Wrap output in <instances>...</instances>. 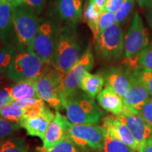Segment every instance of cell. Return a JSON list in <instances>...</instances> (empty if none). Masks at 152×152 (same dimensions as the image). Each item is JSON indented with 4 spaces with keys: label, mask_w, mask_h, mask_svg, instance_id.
Returning a JSON list of instances; mask_svg holds the SVG:
<instances>
[{
    "label": "cell",
    "mask_w": 152,
    "mask_h": 152,
    "mask_svg": "<svg viewBox=\"0 0 152 152\" xmlns=\"http://www.w3.org/2000/svg\"><path fill=\"white\" fill-rule=\"evenodd\" d=\"M63 106L66 109V118L71 124L97 125L104 112L94 99L79 90L65 96Z\"/></svg>",
    "instance_id": "6da1fadb"
},
{
    "label": "cell",
    "mask_w": 152,
    "mask_h": 152,
    "mask_svg": "<svg viewBox=\"0 0 152 152\" xmlns=\"http://www.w3.org/2000/svg\"><path fill=\"white\" fill-rule=\"evenodd\" d=\"M82 55L81 47L75 29L71 26L61 28L56 51L51 63L52 68L65 75Z\"/></svg>",
    "instance_id": "7a4b0ae2"
},
{
    "label": "cell",
    "mask_w": 152,
    "mask_h": 152,
    "mask_svg": "<svg viewBox=\"0 0 152 152\" xmlns=\"http://www.w3.org/2000/svg\"><path fill=\"white\" fill-rule=\"evenodd\" d=\"M48 66L33 52H20L16 54L4 75L16 83L29 80H36L49 69Z\"/></svg>",
    "instance_id": "3957f363"
},
{
    "label": "cell",
    "mask_w": 152,
    "mask_h": 152,
    "mask_svg": "<svg viewBox=\"0 0 152 152\" xmlns=\"http://www.w3.org/2000/svg\"><path fill=\"white\" fill-rule=\"evenodd\" d=\"M39 25L35 12L26 4L14 7V33L20 52H30Z\"/></svg>",
    "instance_id": "277c9868"
},
{
    "label": "cell",
    "mask_w": 152,
    "mask_h": 152,
    "mask_svg": "<svg viewBox=\"0 0 152 152\" xmlns=\"http://www.w3.org/2000/svg\"><path fill=\"white\" fill-rule=\"evenodd\" d=\"M67 137L85 152H102L104 143V128L97 125L69 123Z\"/></svg>",
    "instance_id": "5b68a950"
},
{
    "label": "cell",
    "mask_w": 152,
    "mask_h": 152,
    "mask_svg": "<svg viewBox=\"0 0 152 152\" xmlns=\"http://www.w3.org/2000/svg\"><path fill=\"white\" fill-rule=\"evenodd\" d=\"M94 43L96 54L102 60L115 61L124 56L123 32L117 23L99 34Z\"/></svg>",
    "instance_id": "8992f818"
},
{
    "label": "cell",
    "mask_w": 152,
    "mask_h": 152,
    "mask_svg": "<svg viewBox=\"0 0 152 152\" xmlns=\"http://www.w3.org/2000/svg\"><path fill=\"white\" fill-rule=\"evenodd\" d=\"M64 77L61 73L54 68H49L43 75L35 80L36 87L42 99L56 111L64 108L63 104L65 99L62 88Z\"/></svg>",
    "instance_id": "52a82bcc"
},
{
    "label": "cell",
    "mask_w": 152,
    "mask_h": 152,
    "mask_svg": "<svg viewBox=\"0 0 152 152\" xmlns=\"http://www.w3.org/2000/svg\"><path fill=\"white\" fill-rule=\"evenodd\" d=\"M149 48L147 31L140 14L136 13L124 38L125 63L133 62Z\"/></svg>",
    "instance_id": "ba28073f"
},
{
    "label": "cell",
    "mask_w": 152,
    "mask_h": 152,
    "mask_svg": "<svg viewBox=\"0 0 152 152\" xmlns=\"http://www.w3.org/2000/svg\"><path fill=\"white\" fill-rule=\"evenodd\" d=\"M58 30L50 22H42L30 52H33L44 64H51L58 37Z\"/></svg>",
    "instance_id": "9c48e42d"
},
{
    "label": "cell",
    "mask_w": 152,
    "mask_h": 152,
    "mask_svg": "<svg viewBox=\"0 0 152 152\" xmlns=\"http://www.w3.org/2000/svg\"><path fill=\"white\" fill-rule=\"evenodd\" d=\"M93 65L94 56L90 47H89L63 78L62 88L65 96H69L78 90L81 80L85 74L92 70Z\"/></svg>",
    "instance_id": "30bf717a"
},
{
    "label": "cell",
    "mask_w": 152,
    "mask_h": 152,
    "mask_svg": "<svg viewBox=\"0 0 152 152\" xmlns=\"http://www.w3.org/2000/svg\"><path fill=\"white\" fill-rule=\"evenodd\" d=\"M149 98L150 95L148 90L134 75L131 68L130 87L127 94L123 98L125 106L124 111L137 114Z\"/></svg>",
    "instance_id": "8fae6325"
},
{
    "label": "cell",
    "mask_w": 152,
    "mask_h": 152,
    "mask_svg": "<svg viewBox=\"0 0 152 152\" xmlns=\"http://www.w3.org/2000/svg\"><path fill=\"white\" fill-rule=\"evenodd\" d=\"M106 86L111 87L122 99L128 92L130 83L131 68L118 66L106 69L103 75Z\"/></svg>",
    "instance_id": "7c38bea8"
},
{
    "label": "cell",
    "mask_w": 152,
    "mask_h": 152,
    "mask_svg": "<svg viewBox=\"0 0 152 152\" xmlns=\"http://www.w3.org/2000/svg\"><path fill=\"white\" fill-rule=\"evenodd\" d=\"M117 117L128 126L140 146L144 141L152 137V127L147 124L138 114L124 111Z\"/></svg>",
    "instance_id": "4fadbf2b"
},
{
    "label": "cell",
    "mask_w": 152,
    "mask_h": 152,
    "mask_svg": "<svg viewBox=\"0 0 152 152\" xmlns=\"http://www.w3.org/2000/svg\"><path fill=\"white\" fill-rule=\"evenodd\" d=\"M55 114L47 106L45 111L37 116L22 120L19 124L26 129L28 135L45 139L49 125L54 118Z\"/></svg>",
    "instance_id": "5bb4252c"
},
{
    "label": "cell",
    "mask_w": 152,
    "mask_h": 152,
    "mask_svg": "<svg viewBox=\"0 0 152 152\" xmlns=\"http://www.w3.org/2000/svg\"><path fill=\"white\" fill-rule=\"evenodd\" d=\"M69 123L67 118L61 114L60 112L56 111L43 140V147L49 149L67 137Z\"/></svg>",
    "instance_id": "9a60e30c"
},
{
    "label": "cell",
    "mask_w": 152,
    "mask_h": 152,
    "mask_svg": "<svg viewBox=\"0 0 152 152\" xmlns=\"http://www.w3.org/2000/svg\"><path fill=\"white\" fill-rule=\"evenodd\" d=\"M102 126L109 128L113 134L121 141L134 151H138L140 144L134 139L125 123L115 115H107L102 119Z\"/></svg>",
    "instance_id": "2e32d148"
},
{
    "label": "cell",
    "mask_w": 152,
    "mask_h": 152,
    "mask_svg": "<svg viewBox=\"0 0 152 152\" xmlns=\"http://www.w3.org/2000/svg\"><path fill=\"white\" fill-rule=\"evenodd\" d=\"M101 107L115 116H118L125 110L123 99L111 87L106 86L96 96Z\"/></svg>",
    "instance_id": "e0dca14e"
},
{
    "label": "cell",
    "mask_w": 152,
    "mask_h": 152,
    "mask_svg": "<svg viewBox=\"0 0 152 152\" xmlns=\"http://www.w3.org/2000/svg\"><path fill=\"white\" fill-rule=\"evenodd\" d=\"M56 8L61 18L73 26L82 17L83 0H57Z\"/></svg>",
    "instance_id": "ac0fdd59"
},
{
    "label": "cell",
    "mask_w": 152,
    "mask_h": 152,
    "mask_svg": "<svg viewBox=\"0 0 152 152\" xmlns=\"http://www.w3.org/2000/svg\"><path fill=\"white\" fill-rule=\"evenodd\" d=\"M11 94L14 101L27 99H42L35 85V80H24L16 83L11 87Z\"/></svg>",
    "instance_id": "d6986e66"
},
{
    "label": "cell",
    "mask_w": 152,
    "mask_h": 152,
    "mask_svg": "<svg viewBox=\"0 0 152 152\" xmlns=\"http://www.w3.org/2000/svg\"><path fill=\"white\" fill-rule=\"evenodd\" d=\"M14 9L10 4L2 3L0 6V37L7 42L14 31Z\"/></svg>",
    "instance_id": "ffe728a7"
},
{
    "label": "cell",
    "mask_w": 152,
    "mask_h": 152,
    "mask_svg": "<svg viewBox=\"0 0 152 152\" xmlns=\"http://www.w3.org/2000/svg\"><path fill=\"white\" fill-rule=\"evenodd\" d=\"M104 83V77L100 74H85L79 85V89L87 96L94 99L102 90Z\"/></svg>",
    "instance_id": "44dd1931"
},
{
    "label": "cell",
    "mask_w": 152,
    "mask_h": 152,
    "mask_svg": "<svg viewBox=\"0 0 152 152\" xmlns=\"http://www.w3.org/2000/svg\"><path fill=\"white\" fill-rule=\"evenodd\" d=\"M103 10L96 7L94 3L89 1L86 7H85L84 13H83V19L87 23L93 34L94 42L96 40V37L99 34V19Z\"/></svg>",
    "instance_id": "7402d4cb"
},
{
    "label": "cell",
    "mask_w": 152,
    "mask_h": 152,
    "mask_svg": "<svg viewBox=\"0 0 152 152\" xmlns=\"http://www.w3.org/2000/svg\"><path fill=\"white\" fill-rule=\"evenodd\" d=\"M104 152H136L118 139L109 128H104Z\"/></svg>",
    "instance_id": "603a6c76"
},
{
    "label": "cell",
    "mask_w": 152,
    "mask_h": 152,
    "mask_svg": "<svg viewBox=\"0 0 152 152\" xmlns=\"http://www.w3.org/2000/svg\"><path fill=\"white\" fill-rule=\"evenodd\" d=\"M29 147L26 140L13 137L0 142V152H28Z\"/></svg>",
    "instance_id": "cb8c5ba5"
},
{
    "label": "cell",
    "mask_w": 152,
    "mask_h": 152,
    "mask_svg": "<svg viewBox=\"0 0 152 152\" xmlns=\"http://www.w3.org/2000/svg\"><path fill=\"white\" fill-rule=\"evenodd\" d=\"M26 110L27 109H20L11 104L0 110V117L11 122L19 123L23 119Z\"/></svg>",
    "instance_id": "d4e9b609"
},
{
    "label": "cell",
    "mask_w": 152,
    "mask_h": 152,
    "mask_svg": "<svg viewBox=\"0 0 152 152\" xmlns=\"http://www.w3.org/2000/svg\"><path fill=\"white\" fill-rule=\"evenodd\" d=\"M134 9V0H125L118 11L115 13V23L122 26L132 15Z\"/></svg>",
    "instance_id": "484cf974"
},
{
    "label": "cell",
    "mask_w": 152,
    "mask_h": 152,
    "mask_svg": "<svg viewBox=\"0 0 152 152\" xmlns=\"http://www.w3.org/2000/svg\"><path fill=\"white\" fill-rule=\"evenodd\" d=\"M21 128L19 123L11 122L0 117V142L10 138Z\"/></svg>",
    "instance_id": "4316f807"
},
{
    "label": "cell",
    "mask_w": 152,
    "mask_h": 152,
    "mask_svg": "<svg viewBox=\"0 0 152 152\" xmlns=\"http://www.w3.org/2000/svg\"><path fill=\"white\" fill-rule=\"evenodd\" d=\"M16 53L11 46L0 47V74H4Z\"/></svg>",
    "instance_id": "83f0119b"
},
{
    "label": "cell",
    "mask_w": 152,
    "mask_h": 152,
    "mask_svg": "<svg viewBox=\"0 0 152 152\" xmlns=\"http://www.w3.org/2000/svg\"><path fill=\"white\" fill-rule=\"evenodd\" d=\"M137 78L146 87L149 93L150 97L152 98V70L141 67L131 68Z\"/></svg>",
    "instance_id": "f1b7e54d"
},
{
    "label": "cell",
    "mask_w": 152,
    "mask_h": 152,
    "mask_svg": "<svg viewBox=\"0 0 152 152\" xmlns=\"http://www.w3.org/2000/svg\"><path fill=\"white\" fill-rule=\"evenodd\" d=\"M39 152H80V150L66 137L54 147L49 149L42 148Z\"/></svg>",
    "instance_id": "f546056e"
},
{
    "label": "cell",
    "mask_w": 152,
    "mask_h": 152,
    "mask_svg": "<svg viewBox=\"0 0 152 152\" xmlns=\"http://www.w3.org/2000/svg\"><path fill=\"white\" fill-rule=\"evenodd\" d=\"M130 68L141 67L152 70V47L140 55L134 61L127 64Z\"/></svg>",
    "instance_id": "4dcf8cb0"
},
{
    "label": "cell",
    "mask_w": 152,
    "mask_h": 152,
    "mask_svg": "<svg viewBox=\"0 0 152 152\" xmlns=\"http://www.w3.org/2000/svg\"><path fill=\"white\" fill-rule=\"evenodd\" d=\"M115 23V14L107 11H103L99 19V33L111 27L113 24Z\"/></svg>",
    "instance_id": "1f68e13d"
},
{
    "label": "cell",
    "mask_w": 152,
    "mask_h": 152,
    "mask_svg": "<svg viewBox=\"0 0 152 152\" xmlns=\"http://www.w3.org/2000/svg\"><path fill=\"white\" fill-rule=\"evenodd\" d=\"M11 104L20 109H30L36 106H44L46 105L42 99H27L14 101Z\"/></svg>",
    "instance_id": "d6a6232c"
},
{
    "label": "cell",
    "mask_w": 152,
    "mask_h": 152,
    "mask_svg": "<svg viewBox=\"0 0 152 152\" xmlns=\"http://www.w3.org/2000/svg\"><path fill=\"white\" fill-rule=\"evenodd\" d=\"M137 114L144 119L147 124L152 127V98L150 97L147 100Z\"/></svg>",
    "instance_id": "836d02e7"
},
{
    "label": "cell",
    "mask_w": 152,
    "mask_h": 152,
    "mask_svg": "<svg viewBox=\"0 0 152 152\" xmlns=\"http://www.w3.org/2000/svg\"><path fill=\"white\" fill-rule=\"evenodd\" d=\"M14 101L11 94V87H5L0 90V110L11 105Z\"/></svg>",
    "instance_id": "e575fe53"
},
{
    "label": "cell",
    "mask_w": 152,
    "mask_h": 152,
    "mask_svg": "<svg viewBox=\"0 0 152 152\" xmlns=\"http://www.w3.org/2000/svg\"><path fill=\"white\" fill-rule=\"evenodd\" d=\"M124 1L125 0H107L103 10L107 12L115 14L121 8Z\"/></svg>",
    "instance_id": "d590c367"
},
{
    "label": "cell",
    "mask_w": 152,
    "mask_h": 152,
    "mask_svg": "<svg viewBox=\"0 0 152 152\" xmlns=\"http://www.w3.org/2000/svg\"><path fill=\"white\" fill-rule=\"evenodd\" d=\"M25 4L35 11L36 14H39L43 10L46 0H23Z\"/></svg>",
    "instance_id": "8d00e7d4"
},
{
    "label": "cell",
    "mask_w": 152,
    "mask_h": 152,
    "mask_svg": "<svg viewBox=\"0 0 152 152\" xmlns=\"http://www.w3.org/2000/svg\"><path fill=\"white\" fill-rule=\"evenodd\" d=\"M137 152H152V137L142 143Z\"/></svg>",
    "instance_id": "74e56055"
},
{
    "label": "cell",
    "mask_w": 152,
    "mask_h": 152,
    "mask_svg": "<svg viewBox=\"0 0 152 152\" xmlns=\"http://www.w3.org/2000/svg\"><path fill=\"white\" fill-rule=\"evenodd\" d=\"M1 1H2V2L8 4H10L14 7H18V6L25 4L23 0H1Z\"/></svg>",
    "instance_id": "f35d334b"
},
{
    "label": "cell",
    "mask_w": 152,
    "mask_h": 152,
    "mask_svg": "<svg viewBox=\"0 0 152 152\" xmlns=\"http://www.w3.org/2000/svg\"><path fill=\"white\" fill-rule=\"evenodd\" d=\"M140 7H151L152 6V0H135Z\"/></svg>",
    "instance_id": "ab89813d"
},
{
    "label": "cell",
    "mask_w": 152,
    "mask_h": 152,
    "mask_svg": "<svg viewBox=\"0 0 152 152\" xmlns=\"http://www.w3.org/2000/svg\"><path fill=\"white\" fill-rule=\"evenodd\" d=\"M90 1H92V3H94L96 7H99V8H100L101 9L103 10L104 5H105V4L107 0H90Z\"/></svg>",
    "instance_id": "60d3db41"
},
{
    "label": "cell",
    "mask_w": 152,
    "mask_h": 152,
    "mask_svg": "<svg viewBox=\"0 0 152 152\" xmlns=\"http://www.w3.org/2000/svg\"><path fill=\"white\" fill-rule=\"evenodd\" d=\"M147 20L148 22H149V24L152 28V6L147 13Z\"/></svg>",
    "instance_id": "b9f144b4"
},
{
    "label": "cell",
    "mask_w": 152,
    "mask_h": 152,
    "mask_svg": "<svg viewBox=\"0 0 152 152\" xmlns=\"http://www.w3.org/2000/svg\"><path fill=\"white\" fill-rule=\"evenodd\" d=\"M3 2H2V1H1V0H0V6H1V4H2Z\"/></svg>",
    "instance_id": "7bdbcfd3"
}]
</instances>
